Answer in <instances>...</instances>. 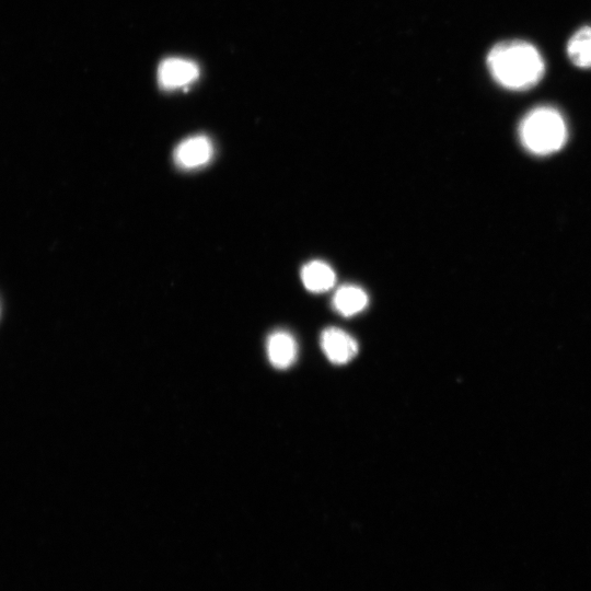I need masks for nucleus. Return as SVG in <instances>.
<instances>
[{"mask_svg": "<svg viewBox=\"0 0 591 591\" xmlns=\"http://www.w3.org/2000/svg\"><path fill=\"white\" fill-rule=\"evenodd\" d=\"M493 78L502 87L523 91L538 85L544 75L539 51L525 41H506L494 46L488 56Z\"/></svg>", "mask_w": 591, "mask_h": 591, "instance_id": "1", "label": "nucleus"}, {"mask_svg": "<svg viewBox=\"0 0 591 591\" xmlns=\"http://www.w3.org/2000/svg\"><path fill=\"white\" fill-rule=\"evenodd\" d=\"M521 145L535 156L560 152L567 142V125L562 114L551 107L531 110L519 125Z\"/></svg>", "mask_w": 591, "mask_h": 591, "instance_id": "2", "label": "nucleus"}, {"mask_svg": "<svg viewBox=\"0 0 591 591\" xmlns=\"http://www.w3.org/2000/svg\"><path fill=\"white\" fill-rule=\"evenodd\" d=\"M321 347L334 365L350 363L358 354L356 340L339 328H328L322 332Z\"/></svg>", "mask_w": 591, "mask_h": 591, "instance_id": "3", "label": "nucleus"}, {"mask_svg": "<svg viewBox=\"0 0 591 591\" xmlns=\"http://www.w3.org/2000/svg\"><path fill=\"white\" fill-rule=\"evenodd\" d=\"M200 76V68L195 63L172 57L158 68V81L162 88L178 89L191 85Z\"/></svg>", "mask_w": 591, "mask_h": 591, "instance_id": "4", "label": "nucleus"}, {"mask_svg": "<svg viewBox=\"0 0 591 591\" xmlns=\"http://www.w3.org/2000/svg\"><path fill=\"white\" fill-rule=\"evenodd\" d=\"M214 155V147L210 138L199 135L185 139L175 150L176 164L184 169L205 166Z\"/></svg>", "mask_w": 591, "mask_h": 591, "instance_id": "5", "label": "nucleus"}, {"mask_svg": "<svg viewBox=\"0 0 591 591\" xmlns=\"http://www.w3.org/2000/svg\"><path fill=\"white\" fill-rule=\"evenodd\" d=\"M297 354L298 346L291 333L276 331L269 336L268 356L275 368L291 367L296 361Z\"/></svg>", "mask_w": 591, "mask_h": 591, "instance_id": "6", "label": "nucleus"}, {"mask_svg": "<svg viewBox=\"0 0 591 591\" xmlns=\"http://www.w3.org/2000/svg\"><path fill=\"white\" fill-rule=\"evenodd\" d=\"M301 280L309 292L322 294L334 287L336 275L326 262L311 261L301 270Z\"/></svg>", "mask_w": 591, "mask_h": 591, "instance_id": "7", "label": "nucleus"}, {"mask_svg": "<svg viewBox=\"0 0 591 591\" xmlns=\"http://www.w3.org/2000/svg\"><path fill=\"white\" fill-rule=\"evenodd\" d=\"M333 307L344 317H352L362 312L368 305V296L363 288L345 285L336 291Z\"/></svg>", "mask_w": 591, "mask_h": 591, "instance_id": "8", "label": "nucleus"}, {"mask_svg": "<svg viewBox=\"0 0 591 591\" xmlns=\"http://www.w3.org/2000/svg\"><path fill=\"white\" fill-rule=\"evenodd\" d=\"M571 62L581 68H591V28L579 29L567 45Z\"/></svg>", "mask_w": 591, "mask_h": 591, "instance_id": "9", "label": "nucleus"}]
</instances>
